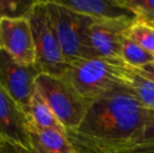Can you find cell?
Instances as JSON below:
<instances>
[{
    "mask_svg": "<svg viewBox=\"0 0 154 153\" xmlns=\"http://www.w3.org/2000/svg\"><path fill=\"white\" fill-rule=\"evenodd\" d=\"M147 109L121 84L91 104L81 125L67 132L78 153H116L135 137Z\"/></svg>",
    "mask_w": 154,
    "mask_h": 153,
    "instance_id": "cell-1",
    "label": "cell"
},
{
    "mask_svg": "<svg viewBox=\"0 0 154 153\" xmlns=\"http://www.w3.org/2000/svg\"><path fill=\"white\" fill-rule=\"evenodd\" d=\"M36 88L67 132L81 125L91 106V103L84 100L62 77L40 74L36 80Z\"/></svg>",
    "mask_w": 154,
    "mask_h": 153,
    "instance_id": "cell-2",
    "label": "cell"
},
{
    "mask_svg": "<svg viewBox=\"0 0 154 153\" xmlns=\"http://www.w3.org/2000/svg\"><path fill=\"white\" fill-rule=\"evenodd\" d=\"M29 21L34 36L36 66L41 74L63 77L68 63L51 23L46 1H36Z\"/></svg>",
    "mask_w": 154,
    "mask_h": 153,
    "instance_id": "cell-3",
    "label": "cell"
},
{
    "mask_svg": "<svg viewBox=\"0 0 154 153\" xmlns=\"http://www.w3.org/2000/svg\"><path fill=\"white\" fill-rule=\"evenodd\" d=\"M46 5L67 63L80 59H91L87 32L92 19L65 8L55 0L46 1Z\"/></svg>",
    "mask_w": 154,
    "mask_h": 153,
    "instance_id": "cell-4",
    "label": "cell"
},
{
    "mask_svg": "<svg viewBox=\"0 0 154 153\" xmlns=\"http://www.w3.org/2000/svg\"><path fill=\"white\" fill-rule=\"evenodd\" d=\"M62 78L91 104L118 84L110 62L102 59H80L68 63Z\"/></svg>",
    "mask_w": 154,
    "mask_h": 153,
    "instance_id": "cell-5",
    "label": "cell"
},
{
    "mask_svg": "<svg viewBox=\"0 0 154 153\" xmlns=\"http://www.w3.org/2000/svg\"><path fill=\"white\" fill-rule=\"evenodd\" d=\"M36 64H23L0 50V86L26 110L36 92V80L40 75Z\"/></svg>",
    "mask_w": 154,
    "mask_h": 153,
    "instance_id": "cell-6",
    "label": "cell"
},
{
    "mask_svg": "<svg viewBox=\"0 0 154 153\" xmlns=\"http://www.w3.org/2000/svg\"><path fill=\"white\" fill-rule=\"evenodd\" d=\"M135 20H94L87 32V44L91 59L106 61L122 60L126 32Z\"/></svg>",
    "mask_w": 154,
    "mask_h": 153,
    "instance_id": "cell-7",
    "label": "cell"
},
{
    "mask_svg": "<svg viewBox=\"0 0 154 153\" xmlns=\"http://www.w3.org/2000/svg\"><path fill=\"white\" fill-rule=\"evenodd\" d=\"M0 50L20 63H36L34 36L29 19H0Z\"/></svg>",
    "mask_w": 154,
    "mask_h": 153,
    "instance_id": "cell-8",
    "label": "cell"
},
{
    "mask_svg": "<svg viewBox=\"0 0 154 153\" xmlns=\"http://www.w3.org/2000/svg\"><path fill=\"white\" fill-rule=\"evenodd\" d=\"M29 126L25 110L0 86V139L31 151Z\"/></svg>",
    "mask_w": 154,
    "mask_h": 153,
    "instance_id": "cell-9",
    "label": "cell"
},
{
    "mask_svg": "<svg viewBox=\"0 0 154 153\" xmlns=\"http://www.w3.org/2000/svg\"><path fill=\"white\" fill-rule=\"evenodd\" d=\"M109 62L116 82L123 85L143 107L154 110V80L143 76L123 60Z\"/></svg>",
    "mask_w": 154,
    "mask_h": 153,
    "instance_id": "cell-10",
    "label": "cell"
},
{
    "mask_svg": "<svg viewBox=\"0 0 154 153\" xmlns=\"http://www.w3.org/2000/svg\"><path fill=\"white\" fill-rule=\"evenodd\" d=\"M59 4L94 20H135V16L118 0H55Z\"/></svg>",
    "mask_w": 154,
    "mask_h": 153,
    "instance_id": "cell-11",
    "label": "cell"
},
{
    "mask_svg": "<svg viewBox=\"0 0 154 153\" xmlns=\"http://www.w3.org/2000/svg\"><path fill=\"white\" fill-rule=\"evenodd\" d=\"M29 133L31 153H78L65 133L38 128L31 121Z\"/></svg>",
    "mask_w": 154,
    "mask_h": 153,
    "instance_id": "cell-12",
    "label": "cell"
},
{
    "mask_svg": "<svg viewBox=\"0 0 154 153\" xmlns=\"http://www.w3.org/2000/svg\"><path fill=\"white\" fill-rule=\"evenodd\" d=\"M25 112L29 115L32 124H34L38 128L56 130L67 134V131L65 130L61 123L58 121V118L54 115L47 103L37 90L32 96L31 103Z\"/></svg>",
    "mask_w": 154,
    "mask_h": 153,
    "instance_id": "cell-13",
    "label": "cell"
},
{
    "mask_svg": "<svg viewBox=\"0 0 154 153\" xmlns=\"http://www.w3.org/2000/svg\"><path fill=\"white\" fill-rule=\"evenodd\" d=\"M116 153H154V110L147 109L145 124L140 131Z\"/></svg>",
    "mask_w": 154,
    "mask_h": 153,
    "instance_id": "cell-14",
    "label": "cell"
},
{
    "mask_svg": "<svg viewBox=\"0 0 154 153\" xmlns=\"http://www.w3.org/2000/svg\"><path fill=\"white\" fill-rule=\"evenodd\" d=\"M122 60L133 68H142L154 63V54L125 38L122 46Z\"/></svg>",
    "mask_w": 154,
    "mask_h": 153,
    "instance_id": "cell-15",
    "label": "cell"
},
{
    "mask_svg": "<svg viewBox=\"0 0 154 153\" xmlns=\"http://www.w3.org/2000/svg\"><path fill=\"white\" fill-rule=\"evenodd\" d=\"M126 38L154 54V27L151 25L135 21L126 32Z\"/></svg>",
    "mask_w": 154,
    "mask_h": 153,
    "instance_id": "cell-16",
    "label": "cell"
},
{
    "mask_svg": "<svg viewBox=\"0 0 154 153\" xmlns=\"http://www.w3.org/2000/svg\"><path fill=\"white\" fill-rule=\"evenodd\" d=\"M36 1L0 0V19H29Z\"/></svg>",
    "mask_w": 154,
    "mask_h": 153,
    "instance_id": "cell-17",
    "label": "cell"
},
{
    "mask_svg": "<svg viewBox=\"0 0 154 153\" xmlns=\"http://www.w3.org/2000/svg\"><path fill=\"white\" fill-rule=\"evenodd\" d=\"M135 16V21L151 23L154 21V0H118Z\"/></svg>",
    "mask_w": 154,
    "mask_h": 153,
    "instance_id": "cell-18",
    "label": "cell"
},
{
    "mask_svg": "<svg viewBox=\"0 0 154 153\" xmlns=\"http://www.w3.org/2000/svg\"><path fill=\"white\" fill-rule=\"evenodd\" d=\"M0 153H31L27 149L5 139H0Z\"/></svg>",
    "mask_w": 154,
    "mask_h": 153,
    "instance_id": "cell-19",
    "label": "cell"
},
{
    "mask_svg": "<svg viewBox=\"0 0 154 153\" xmlns=\"http://www.w3.org/2000/svg\"><path fill=\"white\" fill-rule=\"evenodd\" d=\"M140 74H142L143 76L149 78L151 80H154V63L149 64V65L145 66L142 68H135Z\"/></svg>",
    "mask_w": 154,
    "mask_h": 153,
    "instance_id": "cell-20",
    "label": "cell"
},
{
    "mask_svg": "<svg viewBox=\"0 0 154 153\" xmlns=\"http://www.w3.org/2000/svg\"><path fill=\"white\" fill-rule=\"evenodd\" d=\"M148 24H149V25H151L152 27H154V21H153V22H151V23H148Z\"/></svg>",
    "mask_w": 154,
    "mask_h": 153,
    "instance_id": "cell-21",
    "label": "cell"
},
{
    "mask_svg": "<svg viewBox=\"0 0 154 153\" xmlns=\"http://www.w3.org/2000/svg\"></svg>",
    "mask_w": 154,
    "mask_h": 153,
    "instance_id": "cell-22",
    "label": "cell"
}]
</instances>
